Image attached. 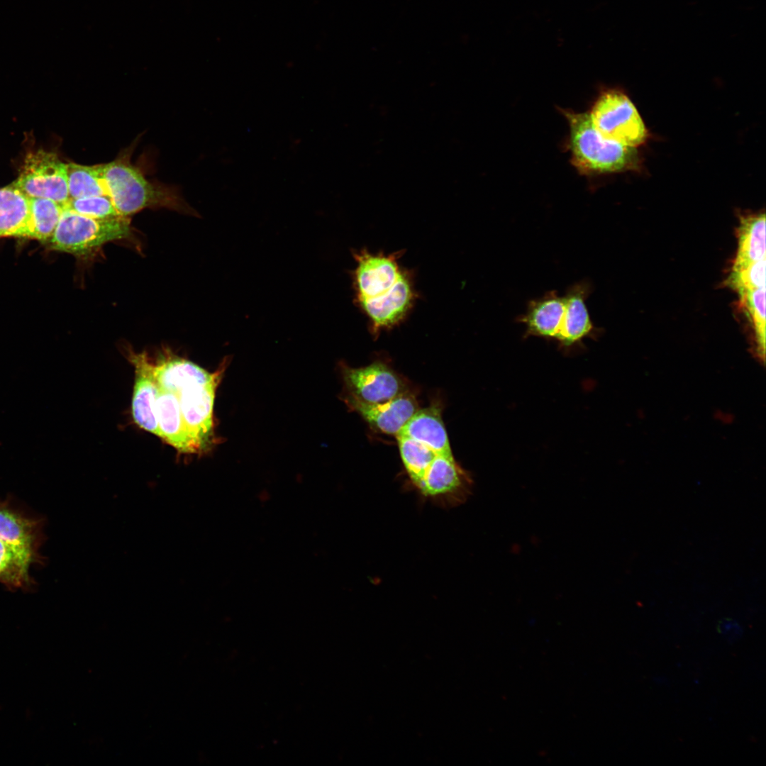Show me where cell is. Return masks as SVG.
<instances>
[{
	"label": "cell",
	"mask_w": 766,
	"mask_h": 766,
	"mask_svg": "<svg viewBox=\"0 0 766 766\" xmlns=\"http://www.w3.org/2000/svg\"><path fill=\"white\" fill-rule=\"evenodd\" d=\"M353 272L355 300L374 332L401 323L414 305L416 293L410 273L399 262V255L355 252Z\"/></svg>",
	"instance_id": "cell-1"
},
{
	"label": "cell",
	"mask_w": 766,
	"mask_h": 766,
	"mask_svg": "<svg viewBox=\"0 0 766 766\" xmlns=\"http://www.w3.org/2000/svg\"><path fill=\"white\" fill-rule=\"evenodd\" d=\"M569 125V148L573 165L582 174H601L635 167L637 151L603 137L589 113L562 110Z\"/></svg>",
	"instance_id": "cell-2"
},
{
	"label": "cell",
	"mask_w": 766,
	"mask_h": 766,
	"mask_svg": "<svg viewBox=\"0 0 766 766\" xmlns=\"http://www.w3.org/2000/svg\"><path fill=\"white\" fill-rule=\"evenodd\" d=\"M102 174L106 195L120 216L127 217L145 208L183 209L174 192L147 180L125 157L103 164Z\"/></svg>",
	"instance_id": "cell-3"
},
{
	"label": "cell",
	"mask_w": 766,
	"mask_h": 766,
	"mask_svg": "<svg viewBox=\"0 0 766 766\" xmlns=\"http://www.w3.org/2000/svg\"><path fill=\"white\" fill-rule=\"evenodd\" d=\"M130 233V221L126 216L93 218L65 206L47 243L52 250L80 256L106 243L125 238Z\"/></svg>",
	"instance_id": "cell-4"
},
{
	"label": "cell",
	"mask_w": 766,
	"mask_h": 766,
	"mask_svg": "<svg viewBox=\"0 0 766 766\" xmlns=\"http://www.w3.org/2000/svg\"><path fill=\"white\" fill-rule=\"evenodd\" d=\"M228 364V358H225L213 372L203 369L175 393L184 419L200 455L210 452L218 443L215 431L214 401L216 389Z\"/></svg>",
	"instance_id": "cell-5"
},
{
	"label": "cell",
	"mask_w": 766,
	"mask_h": 766,
	"mask_svg": "<svg viewBox=\"0 0 766 766\" xmlns=\"http://www.w3.org/2000/svg\"><path fill=\"white\" fill-rule=\"evenodd\" d=\"M589 116L594 127L605 138L635 148L645 142L647 131L628 97L616 89L603 91Z\"/></svg>",
	"instance_id": "cell-6"
},
{
	"label": "cell",
	"mask_w": 766,
	"mask_h": 766,
	"mask_svg": "<svg viewBox=\"0 0 766 766\" xmlns=\"http://www.w3.org/2000/svg\"><path fill=\"white\" fill-rule=\"evenodd\" d=\"M30 198L51 199L62 207L70 201L67 165L54 152H29L13 182Z\"/></svg>",
	"instance_id": "cell-7"
},
{
	"label": "cell",
	"mask_w": 766,
	"mask_h": 766,
	"mask_svg": "<svg viewBox=\"0 0 766 766\" xmlns=\"http://www.w3.org/2000/svg\"><path fill=\"white\" fill-rule=\"evenodd\" d=\"M472 486L471 476L454 457L436 455L416 491L423 500L450 509L467 501Z\"/></svg>",
	"instance_id": "cell-8"
},
{
	"label": "cell",
	"mask_w": 766,
	"mask_h": 766,
	"mask_svg": "<svg viewBox=\"0 0 766 766\" xmlns=\"http://www.w3.org/2000/svg\"><path fill=\"white\" fill-rule=\"evenodd\" d=\"M341 374L345 394L366 404L382 403L407 391L400 377L380 362L357 368L343 365Z\"/></svg>",
	"instance_id": "cell-9"
},
{
	"label": "cell",
	"mask_w": 766,
	"mask_h": 766,
	"mask_svg": "<svg viewBox=\"0 0 766 766\" xmlns=\"http://www.w3.org/2000/svg\"><path fill=\"white\" fill-rule=\"evenodd\" d=\"M591 289L589 281L582 280L571 285L564 294L565 311L555 343L558 349L566 354L583 348V340L596 335L586 304Z\"/></svg>",
	"instance_id": "cell-10"
},
{
	"label": "cell",
	"mask_w": 766,
	"mask_h": 766,
	"mask_svg": "<svg viewBox=\"0 0 766 766\" xmlns=\"http://www.w3.org/2000/svg\"><path fill=\"white\" fill-rule=\"evenodd\" d=\"M128 359L135 368L132 415L140 428L160 438L156 415L159 386L155 376V364L145 352L128 351Z\"/></svg>",
	"instance_id": "cell-11"
},
{
	"label": "cell",
	"mask_w": 766,
	"mask_h": 766,
	"mask_svg": "<svg viewBox=\"0 0 766 766\" xmlns=\"http://www.w3.org/2000/svg\"><path fill=\"white\" fill-rule=\"evenodd\" d=\"M343 397L346 405L372 426L395 436L418 409L416 397L408 391L378 404H366L347 394Z\"/></svg>",
	"instance_id": "cell-12"
},
{
	"label": "cell",
	"mask_w": 766,
	"mask_h": 766,
	"mask_svg": "<svg viewBox=\"0 0 766 766\" xmlns=\"http://www.w3.org/2000/svg\"><path fill=\"white\" fill-rule=\"evenodd\" d=\"M41 529L40 520L25 515L7 501L0 500V540L31 564L39 560Z\"/></svg>",
	"instance_id": "cell-13"
},
{
	"label": "cell",
	"mask_w": 766,
	"mask_h": 766,
	"mask_svg": "<svg viewBox=\"0 0 766 766\" xmlns=\"http://www.w3.org/2000/svg\"><path fill=\"white\" fill-rule=\"evenodd\" d=\"M565 311V295L552 290L529 300L525 312L516 318V321L525 326L524 338L533 336L556 342Z\"/></svg>",
	"instance_id": "cell-14"
},
{
	"label": "cell",
	"mask_w": 766,
	"mask_h": 766,
	"mask_svg": "<svg viewBox=\"0 0 766 766\" xmlns=\"http://www.w3.org/2000/svg\"><path fill=\"white\" fill-rule=\"evenodd\" d=\"M156 415L160 438L184 455H200L184 419L177 394L159 387Z\"/></svg>",
	"instance_id": "cell-15"
},
{
	"label": "cell",
	"mask_w": 766,
	"mask_h": 766,
	"mask_svg": "<svg viewBox=\"0 0 766 766\" xmlns=\"http://www.w3.org/2000/svg\"><path fill=\"white\" fill-rule=\"evenodd\" d=\"M396 435L420 442L436 455L453 457L441 410L438 406L418 409Z\"/></svg>",
	"instance_id": "cell-16"
},
{
	"label": "cell",
	"mask_w": 766,
	"mask_h": 766,
	"mask_svg": "<svg viewBox=\"0 0 766 766\" xmlns=\"http://www.w3.org/2000/svg\"><path fill=\"white\" fill-rule=\"evenodd\" d=\"M30 211V197L13 183L0 188V238H26Z\"/></svg>",
	"instance_id": "cell-17"
},
{
	"label": "cell",
	"mask_w": 766,
	"mask_h": 766,
	"mask_svg": "<svg viewBox=\"0 0 766 766\" xmlns=\"http://www.w3.org/2000/svg\"><path fill=\"white\" fill-rule=\"evenodd\" d=\"M765 222L764 213L740 218L738 228V249L732 270L745 267L765 258Z\"/></svg>",
	"instance_id": "cell-18"
},
{
	"label": "cell",
	"mask_w": 766,
	"mask_h": 766,
	"mask_svg": "<svg viewBox=\"0 0 766 766\" xmlns=\"http://www.w3.org/2000/svg\"><path fill=\"white\" fill-rule=\"evenodd\" d=\"M30 218L26 237L48 243L59 222L63 207L48 199L30 198Z\"/></svg>",
	"instance_id": "cell-19"
},
{
	"label": "cell",
	"mask_w": 766,
	"mask_h": 766,
	"mask_svg": "<svg viewBox=\"0 0 766 766\" xmlns=\"http://www.w3.org/2000/svg\"><path fill=\"white\" fill-rule=\"evenodd\" d=\"M66 165L70 199L106 195L103 164L90 166L70 162Z\"/></svg>",
	"instance_id": "cell-20"
},
{
	"label": "cell",
	"mask_w": 766,
	"mask_h": 766,
	"mask_svg": "<svg viewBox=\"0 0 766 766\" xmlns=\"http://www.w3.org/2000/svg\"><path fill=\"white\" fill-rule=\"evenodd\" d=\"M401 460L410 483L416 490L436 454L428 446L411 438L396 435Z\"/></svg>",
	"instance_id": "cell-21"
},
{
	"label": "cell",
	"mask_w": 766,
	"mask_h": 766,
	"mask_svg": "<svg viewBox=\"0 0 766 766\" xmlns=\"http://www.w3.org/2000/svg\"><path fill=\"white\" fill-rule=\"evenodd\" d=\"M30 562L0 540V582L10 589L28 587Z\"/></svg>",
	"instance_id": "cell-22"
},
{
	"label": "cell",
	"mask_w": 766,
	"mask_h": 766,
	"mask_svg": "<svg viewBox=\"0 0 766 766\" xmlns=\"http://www.w3.org/2000/svg\"><path fill=\"white\" fill-rule=\"evenodd\" d=\"M753 323L757 353L765 358V287L738 293Z\"/></svg>",
	"instance_id": "cell-23"
},
{
	"label": "cell",
	"mask_w": 766,
	"mask_h": 766,
	"mask_svg": "<svg viewBox=\"0 0 766 766\" xmlns=\"http://www.w3.org/2000/svg\"><path fill=\"white\" fill-rule=\"evenodd\" d=\"M765 258L745 267L731 270L727 284L737 293L765 287Z\"/></svg>",
	"instance_id": "cell-24"
},
{
	"label": "cell",
	"mask_w": 766,
	"mask_h": 766,
	"mask_svg": "<svg viewBox=\"0 0 766 766\" xmlns=\"http://www.w3.org/2000/svg\"><path fill=\"white\" fill-rule=\"evenodd\" d=\"M66 206L79 214L93 218H108L120 216L111 199L106 195L70 199Z\"/></svg>",
	"instance_id": "cell-25"
},
{
	"label": "cell",
	"mask_w": 766,
	"mask_h": 766,
	"mask_svg": "<svg viewBox=\"0 0 766 766\" xmlns=\"http://www.w3.org/2000/svg\"><path fill=\"white\" fill-rule=\"evenodd\" d=\"M718 631L729 641L738 640L743 634V630L738 623L728 618H723L719 621Z\"/></svg>",
	"instance_id": "cell-26"
},
{
	"label": "cell",
	"mask_w": 766,
	"mask_h": 766,
	"mask_svg": "<svg viewBox=\"0 0 766 766\" xmlns=\"http://www.w3.org/2000/svg\"><path fill=\"white\" fill-rule=\"evenodd\" d=\"M33 713L30 709H27L25 711V716L27 720H30L33 717Z\"/></svg>",
	"instance_id": "cell-27"
}]
</instances>
